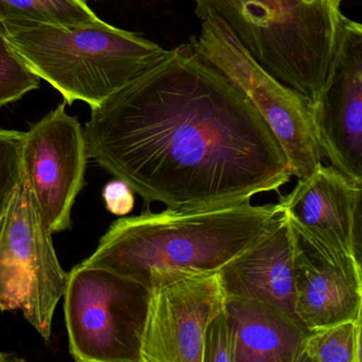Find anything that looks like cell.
<instances>
[{
    "label": "cell",
    "mask_w": 362,
    "mask_h": 362,
    "mask_svg": "<svg viewBox=\"0 0 362 362\" xmlns=\"http://www.w3.org/2000/svg\"><path fill=\"white\" fill-rule=\"evenodd\" d=\"M90 111L88 158L148 203L221 206L279 192L292 177L255 105L192 43Z\"/></svg>",
    "instance_id": "cell-1"
},
{
    "label": "cell",
    "mask_w": 362,
    "mask_h": 362,
    "mask_svg": "<svg viewBox=\"0 0 362 362\" xmlns=\"http://www.w3.org/2000/svg\"><path fill=\"white\" fill-rule=\"evenodd\" d=\"M251 200L120 218L81 264L107 269L145 287L156 271H220L257 243L281 215L279 203L255 205Z\"/></svg>",
    "instance_id": "cell-2"
},
{
    "label": "cell",
    "mask_w": 362,
    "mask_h": 362,
    "mask_svg": "<svg viewBox=\"0 0 362 362\" xmlns=\"http://www.w3.org/2000/svg\"><path fill=\"white\" fill-rule=\"evenodd\" d=\"M342 0H196L214 11L245 49L286 86L319 100L340 37Z\"/></svg>",
    "instance_id": "cell-3"
},
{
    "label": "cell",
    "mask_w": 362,
    "mask_h": 362,
    "mask_svg": "<svg viewBox=\"0 0 362 362\" xmlns=\"http://www.w3.org/2000/svg\"><path fill=\"white\" fill-rule=\"evenodd\" d=\"M33 73L58 90L66 105L98 107L167 50L137 33L105 22L65 27L0 23Z\"/></svg>",
    "instance_id": "cell-4"
},
{
    "label": "cell",
    "mask_w": 362,
    "mask_h": 362,
    "mask_svg": "<svg viewBox=\"0 0 362 362\" xmlns=\"http://www.w3.org/2000/svg\"><path fill=\"white\" fill-rule=\"evenodd\" d=\"M201 22L200 33L192 40L196 52L255 105L279 141L292 175L298 180L309 177L324 158L311 101L267 71L216 12H207Z\"/></svg>",
    "instance_id": "cell-5"
},
{
    "label": "cell",
    "mask_w": 362,
    "mask_h": 362,
    "mask_svg": "<svg viewBox=\"0 0 362 362\" xmlns=\"http://www.w3.org/2000/svg\"><path fill=\"white\" fill-rule=\"evenodd\" d=\"M69 351L78 362H141L147 288L101 267H74L64 294Z\"/></svg>",
    "instance_id": "cell-6"
},
{
    "label": "cell",
    "mask_w": 362,
    "mask_h": 362,
    "mask_svg": "<svg viewBox=\"0 0 362 362\" xmlns=\"http://www.w3.org/2000/svg\"><path fill=\"white\" fill-rule=\"evenodd\" d=\"M52 236L24 180L0 230V311H22L45 340L69 276Z\"/></svg>",
    "instance_id": "cell-7"
},
{
    "label": "cell",
    "mask_w": 362,
    "mask_h": 362,
    "mask_svg": "<svg viewBox=\"0 0 362 362\" xmlns=\"http://www.w3.org/2000/svg\"><path fill=\"white\" fill-rule=\"evenodd\" d=\"M146 287L141 362H203L207 326L226 303L219 271H156Z\"/></svg>",
    "instance_id": "cell-8"
},
{
    "label": "cell",
    "mask_w": 362,
    "mask_h": 362,
    "mask_svg": "<svg viewBox=\"0 0 362 362\" xmlns=\"http://www.w3.org/2000/svg\"><path fill=\"white\" fill-rule=\"evenodd\" d=\"M60 103L25 132L24 180L46 230L54 235L71 228V211L86 185L88 158L83 127Z\"/></svg>",
    "instance_id": "cell-9"
},
{
    "label": "cell",
    "mask_w": 362,
    "mask_h": 362,
    "mask_svg": "<svg viewBox=\"0 0 362 362\" xmlns=\"http://www.w3.org/2000/svg\"><path fill=\"white\" fill-rule=\"evenodd\" d=\"M313 124L330 166L362 186V26L343 16L329 75L313 105Z\"/></svg>",
    "instance_id": "cell-10"
},
{
    "label": "cell",
    "mask_w": 362,
    "mask_h": 362,
    "mask_svg": "<svg viewBox=\"0 0 362 362\" xmlns=\"http://www.w3.org/2000/svg\"><path fill=\"white\" fill-rule=\"evenodd\" d=\"M287 220L292 232L294 309L298 322L310 332L362 319L361 260L322 243Z\"/></svg>",
    "instance_id": "cell-11"
},
{
    "label": "cell",
    "mask_w": 362,
    "mask_h": 362,
    "mask_svg": "<svg viewBox=\"0 0 362 362\" xmlns=\"http://www.w3.org/2000/svg\"><path fill=\"white\" fill-rule=\"evenodd\" d=\"M362 186L320 165L279 198L281 214L322 243L361 260Z\"/></svg>",
    "instance_id": "cell-12"
},
{
    "label": "cell",
    "mask_w": 362,
    "mask_h": 362,
    "mask_svg": "<svg viewBox=\"0 0 362 362\" xmlns=\"http://www.w3.org/2000/svg\"><path fill=\"white\" fill-rule=\"evenodd\" d=\"M219 273L226 296L273 305L298 321L294 309L291 226L285 216L281 214L257 243Z\"/></svg>",
    "instance_id": "cell-13"
},
{
    "label": "cell",
    "mask_w": 362,
    "mask_h": 362,
    "mask_svg": "<svg viewBox=\"0 0 362 362\" xmlns=\"http://www.w3.org/2000/svg\"><path fill=\"white\" fill-rule=\"evenodd\" d=\"M236 337L235 362H300L308 334L300 322L273 305L226 296Z\"/></svg>",
    "instance_id": "cell-14"
},
{
    "label": "cell",
    "mask_w": 362,
    "mask_h": 362,
    "mask_svg": "<svg viewBox=\"0 0 362 362\" xmlns=\"http://www.w3.org/2000/svg\"><path fill=\"white\" fill-rule=\"evenodd\" d=\"M103 22L81 0H0V23L78 27Z\"/></svg>",
    "instance_id": "cell-15"
},
{
    "label": "cell",
    "mask_w": 362,
    "mask_h": 362,
    "mask_svg": "<svg viewBox=\"0 0 362 362\" xmlns=\"http://www.w3.org/2000/svg\"><path fill=\"white\" fill-rule=\"evenodd\" d=\"M362 319L310 330L300 362H361Z\"/></svg>",
    "instance_id": "cell-16"
},
{
    "label": "cell",
    "mask_w": 362,
    "mask_h": 362,
    "mask_svg": "<svg viewBox=\"0 0 362 362\" xmlns=\"http://www.w3.org/2000/svg\"><path fill=\"white\" fill-rule=\"evenodd\" d=\"M40 80L0 28V107L40 88Z\"/></svg>",
    "instance_id": "cell-17"
},
{
    "label": "cell",
    "mask_w": 362,
    "mask_h": 362,
    "mask_svg": "<svg viewBox=\"0 0 362 362\" xmlns=\"http://www.w3.org/2000/svg\"><path fill=\"white\" fill-rule=\"evenodd\" d=\"M25 132L0 129V230L16 190L24 181L22 147Z\"/></svg>",
    "instance_id": "cell-18"
},
{
    "label": "cell",
    "mask_w": 362,
    "mask_h": 362,
    "mask_svg": "<svg viewBox=\"0 0 362 362\" xmlns=\"http://www.w3.org/2000/svg\"><path fill=\"white\" fill-rule=\"evenodd\" d=\"M236 337L224 308L207 326L203 349V362H235Z\"/></svg>",
    "instance_id": "cell-19"
},
{
    "label": "cell",
    "mask_w": 362,
    "mask_h": 362,
    "mask_svg": "<svg viewBox=\"0 0 362 362\" xmlns=\"http://www.w3.org/2000/svg\"><path fill=\"white\" fill-rule=\"evenodd\" d=\"M103 199L107 209L114 215H127L134 207V192L122 180H114L105 186Z\"/></svg>",
    "instance_id": "cell-20"
},
{
    "label": "cell",
    "mask_w": 362,
    "mask_h": 362,
    "mask_svg": "<svg viewBox=\"0 0 362 362\" xmlns=\"http://www.w3.org/2000/svg\"><path fill=\"white\" fill-rule=\"evenodd\" d=\"M9 360H11V358H10L8 354L1 353V351H0V362L9 361Z\"/></svg>",
    "instance_id": "cell-21"
},
{
    "label": "cell",
    "mask_w": 362,
    "mask_h": 362,
    "mask_svg": "<svg viewBox=\"0 0 362 362\" xmlns=\"http://www.w3.org/2000/svg\"><path fill=\"white\" fill-rule=\"evenodd\" d=\"M82 3L88 4V0H81ZM96 1H100V0H96Z\"/></svg>",
    "instance_id": "cell-22"
}]
</instances>
